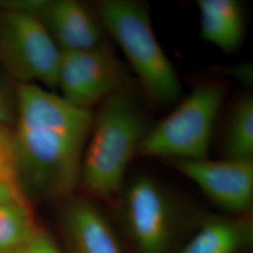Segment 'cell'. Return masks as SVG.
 I'll list each match as a JSON object with an SVG mask.
<instances>
[{
  "label": "cell",
  "instance_id": "16",
  "mask_svg": "<svg viewBox=\"0 0 253 253\" xmlns=\"http://www.w3.org/2000/svg\"><path fill=\"white\" fill-rule=\"evenodd\" d=\"M48 2V0H1L0 9L29 13L40 18Z\"/></svg>",
  "mask_w": 253,
  "mask_h": 253
},
{
  "label": "cell",
  "instance_id": "7",
  "mask_svg": "<svg viewBox=\"0 0 253 253\" xmlns=\"http://www.w3.org/2000/svg\"><path fill=\"white\" fill-rule=\"evenodd\" d=\"M128 79L126 68L106 43L78 51H61L57 87L77 107L105 100Z\"/></svg>",
  "mask_w": 253,
  "mask_h": 253
},
{
  "label": "cell",
  "instance_id": "2",
  "mask_svg": "<svg viewBox=\"0 0 253 253\" xmlns=\"http://www.w3.org/2000/svg\"><path fill=\"white\" fill-rule=\"evenodd\" d=\"M151 126L139 88L129 79L100 102L82 163L80 186L87 197L114 203Z\"/></svg>",
  "mask_w": 253,
  "mask_h": 253
},
{
  "label": "cell",
  "instance_id": "20",
  "mask_svg": "<svg viewBox=\"0 0 253 253\" xmlns=\"http://www.w3.org/2000/svg\"><path fill=\"white\" fill-rule=\"evenodd\" d=\"M28 253V252H27V249H26V247H25V248L19 249V250H16V251H14V252H11V253Z\"/></svg>",
  "mask_w": 253,
  "mask_h": 253
},
{
  "label": "cell",
  "instance_id": "8",
  "mask_svg": "<svg viewBox=\"0 0 253 253\" xmlns=\"http://www.w3.org/2000/svg\"><path fill=\"white\" fill-rule=\"evenodd\" d=\"M218 208L233 216L250 214L253 202V160L167 161Z\"/></svg>",
  "mask_w": 253,
  "mask_h": 253
},
{
  "label": "cell",
  "instance_id": "3",
  "mask_svg": "<svg viewBox=\"0 0 253 253\" xmlns=\"http://www.w3.org/2000/svg\"><path fill=\"white\" fill-rule=\"evenodd\" d=\"M101 23L125 54L145 95L169 107L180 99V81L154 32L150 10L136 0H104L98 6Z\"/></svg>",
  "mask_w": 253,
  "mask_h": 253
},
{
  "label": "cell",
  "instance_id": "17",
  "mask_svg": "<svg viewBox=\"0 0 253 253\" xmlns=\"http://www.w3.org/2000/svg\"><path fill=\"white\" fill-rule=\"evenodd\" d=\"M26 249L28 253H61L53 237L45 230L39 227L28 241Z\"/></svg>",
  "mask_w": 253,
  "mask_h": 253
},
{
  "label": "cell",
  "instance_id": "1",
  "mask_svg": "<svg viewBox=\"0 0 253 253\" xmlns=\"http://www.w3.org/2000/svg\"><path fill=\"white\" fill-rule=\"evenodd\" d=\"M13 131L24 189L68 199L80 186L82 163L95 113L35 84H18Z\"/></svg>",
  "mask_w": 253,
  "mask_h": 253
},
{
  "label": "cell",
  "instance_id": "11",
  "mask_svg": "<svg viewBox=\"0 0 253 253\" xmlns=\"http://www.w3.org/2000/svg\"><path fill=\"white\" fill-rule=\"evenodd\" d=\"M253 247V221L242 216H208L199 230L176 253H249Z\"/></svg>",
  "mask_w": 253,
  "mask_h": 253
},
{
  "label": "cell",
  "instance_id": "5",
  "mask_svg": "<svg viewBox=\"0 0 253 253\" xmlns=\"http://www.w3.org/2000/svg\"><path fill=\"white\" fill-rule=\"evenodd\" d=\"M113 204L134 253H172L183 211L159 182L146 175L126 180Z\"/></svg>",
  "mask_w": 253,
  "mask_h": 253
},
{
  "label": "cell",
  "instance_id": "12",
  "mask_svg": "<svg viewBox=\"0 0 253 253\" xmlns=\"http://www.w3.org/2000/svg\"><path fill=\"white\" fill-rule=\"evenodd\" d=\"M196 4L203 40L226 53L238 49L245 34L242 4L236 0H198Z\"/></svg>",
  "mask_w": 253,
  "mask_h": 253
},
{
  "label": "cell",
  "instance_id": "14",
  "mask_svg": "<svg viewBox=\"0 0 253 253\" xmlns=\"http://www.w3.org/2000/svg\"><path fill=\"white\" fill-rule=\"evenodd\" d=\"M37 228L27 202L0 205V253L25 248Z\"/></svg>",
  "mask_w": 253,
  "mask_h": 253
},
{
  "label": "cell",
  "instance_id": "9",
  "mask_svg": "<svg viewBox=\"0 0 253 253\" xmlns=\"http://www.w3.org/2000/svg\"><path fill=\"white\" fill-rule=\"evenodd\" d=\"M62 228L70 253H125L113 224L89 197L68 198Z\"/></svg>",
  "mask_w": 253,
  "mask_h": 253
},
{
  "label": "cell",
  "instance_id": "19",
  "mask_svg": "<svg viewBox=\"0 0 253 253\" xmlns=\"http://www.w3.org/2000/svg\"><path fill=\"white\" fill-rule=\"evenodd\" d=\"M11 202H27L24 196V190L0 181V205Z\"/></svg>",
  "mask_w": 253,
  "mask_h": 253
},
{
  "label": "cell",
  "instance_id": "15",
  "mask_svg": "<svg viewBox=\"0 0 253 253\" xmlns=\"http://www.w3.org/2000/svg\"><path fill=\"white\" fill-rule=\"evenodd\" d=\"M0 181L24 190L19 176L13 131L8 126L0 127Z\"/></svg>",
  "mask_w": 253,
  "mask_h": 253
},
{
  "label": "cell",
  "instance_id": "18",
  "mask_svg": "<svg viewBox=\"0 0 253 253\" xmlns=\"http://www.w3.org/2000/svg\"><path fill=\"white\" fill-rule=\"evenodd\" d=\"M16 115V95L0 82V127H6Z\"/></svg>",
  "mask_w": 253,
  "mask_h": 253
},
{
  "label": "cell",
  "instance_id": "10",
  "mask_svg": "<svg viewBox=\"0 0 253 253\" xmlns=\"http://www.w3.org/2000/svg\"><path fill=\"white\" fill-rule=\"evenodd\" d=\"M40 18L61 51L86 50L104 43L105 29L99 14L78 1H49Z\"/></svg>",
  "mask_w": 253,
  "mask_h": 253
},
{
  "label": "cell",
  "instance_id": "13",
  "mask_svg": "<svg viewBox=\"0 0 253 253\" xmlns=\"http://www.w3.org/2000/svg\"><path fill=\"white\" fill-rule=\"evenodd\" d=\"M225 159L253 160V97L243 93L235 100L223 138Z\"/></svg>",
  "mask_w": 253,
  "mask_h": 253
},
{
  "label": "cell",
  "instance_id": "4",
  "mask_svg": "<svg viewBox=\"0 0 253 253\" xmlns=\"http://www.w3.org/2000/svg\"><path fill=\"white\" fill-rule=\"evenodd\" d=\"M225 93V86L219 82L194 86L172 113L152 125L138 154L167 161L208 159Z\"/></svg>",
  "mask_w": 253,
  "mask_h": 253
},
{
  "label": "cell",
  "instance_id": "6",
  "mask_svg": "<svg viewBox=\"0 0 253 253\" xmlns=\"http://www.w3.org/2000/svg\"><path fill=\"white\" fill-rule=\"evenodd\" d=\"M60 58L61 50L41 18L0 9V62L18 84L56 88Z\"/></svg>",
  "mask_w": 253,
  "mask_h": 253
}]
</instances>
